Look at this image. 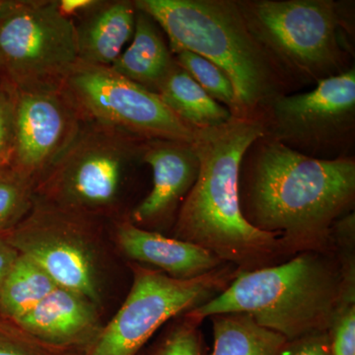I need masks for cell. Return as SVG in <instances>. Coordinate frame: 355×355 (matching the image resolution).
<instances>
[{
	"label": "cell",
	"instance_id": "cell-1",
	"mask_svg": "<svg viewBox=\"0 0 355 355\" xmlns=\"http://www.w3.org/2000/svg\"><path fill=\"white\" fill-rule=\"evenodd\" d=\"M242 187L245 219L282 240L291 257L330 251L334 224L354 207L355 162L312 157L272 139L259 147Z\"/></svg>",
	"mask_w": 355,
	"mask_h": 355
},
{
	"label": "cell",
	"instance_id": "cell-2",
	"mask_svg": "<svg viewBox=\"0 0 355 355\" xmlns=\"http://www.w3.org/2000/svg\"><path fill=\"white\" fill-rule=\"evenodd\" d=\"M263 123L234 116L220 127L195 130L200 169L174 223L173 237L211 252L239 272L292 258L282 240L253 227L240 203L239 182L248 149L265 137Z\"/></svg>",
	"mask_w": 355,
	"mask_h": 355
},
{
	"label": "cell",
	"instance_id": "cell-3",
	"mask_svg": "<svg viewBox=\"0 0 355 355\" xmlns=\"http://www.w3.org/2000/svg\"><path fill=\"white\" fill-rule=\"evenodd\" d=\"M340 284L334 248L306 251L279 265L238 273L225 291L186 315L202 324L214 315L244 313L291 342L328 331Z\"/></svg>",
	"mask_w": 355,
	"mask_h": 355
},
{
	"label": "cell",
	"instance_id": "cell-4",
	"mask_svg": "<svg viewBox=\"0 0 355 355\" xmlns=\"http://www.w3.org/2000/svg\"><path fill=\"white\" fill-rule=\"evenodd\" d=\"M133 3L162 28L172 53L191 51L226 74L242 116L279 96L277 69L248 29L236 1L135 0Z\"/></svg>",
	"mask_w": 355,
	"mask_h": 355
},
{
	"label": "cell",
	"instance_id": "cell-5",
	"mask_svg": "<svg viewBox=\"0 0 355 355\" xmlns=\"http://www.w3.org/2000/svg\"><path fill=\"white\" fill-rule=\"evenodd\" d=\"M146 141L83 121L69 148L35 186V202L86 217L114 212L128 173L144 162Z\"/></svg>",
	"mask_w": 355,
	"mask_h": 355
},
{
	"label": "cell",
	"instance_id": "cell-6",
	"mask_svg": "<svg viewBox=\"0 0 355 355\" xmlns=\"http://www.w3.org/2000/svg\"><path fill=\"white\" fill-rule=\"evenodd\" d=\"M236 4L248 29L275 67L317 83L345 71L335 2L250 0Z\"/></svg>",
	"mask_w": 355,
	"mask_h": 355
},
{
	"label": "cell",
	"instance_id": "cell-7",
	"mask_svg": "<svg viewBox=\"0 0 355 355\" xmlns=\"http://www.w3.org/2000/svg\"><path fill=\"white\" fill-rule=\"evenodd\" d=\"M132 286L123 305L86 345L83 355H137L170 320L225 291L239 270L225 265L193 279H176L150 268L133 263Z\"/></svg>",
	"mask_w": 355,
	"mask_h": 355
},
{
	"label": "cell",
	"instance_id": "cell-8",
	"mask_svg": "<svg viewBox=\"0 0 355 355\" xmlns=\"http://www.w3.org/2000/svg\"><path fill=\"white\" fill-rule=\"evenodd\" d=\"M77 62L76 23L58 0H20L0 20V79L15 90L60 88Z\"/></svg>",
	"mask_w": 355,
	"mask_h": 355
},
{
	"label": "cell",
	"instance_id": "cell-9",
	"mask_svg": "<svg viewBox=\"0 0 355 355\" xmlns=\"http://www.w3.org/2000/svg\"><path fill=\"white\" fill-rule=\"evenodd\" d=\"M60 88L83 123L114 128L144 140L191 144L195 139V130L180 120L157 93L128 80L110 67L78 60Z\"/></svg>",
	"mask_w": 355,
	"mask_h": 355
},
{
	"label": "cell",
	"instance_id": "cell-10",
	"mask_svg": "<svg viewBox=\"0 0 355 355\" xmlns=\"http://www.w3.org/2000/svg\"><path fill=\"white\" fill-rule=\"evenodd\" d=\"M86 216L35 202L29 216L4 234L7 241L34 261L58 287L99 300L92 256L84 246Z\"/></svg>",
	"mask_w": 355,
	"mask_h": 355
},
{
	"label": "cell",
	"instance_id": "cell-11",
	"mask_svg": "<svg viewBox=\"0 0 355 355\" xmlns=\"http://www.w3.org/2000/svg\"><path fill=\"white\" fill-rule=\"evenodd\" d=\"M268 105L272 139L294 150H318L336 144L354 128L355 70L324 78L310 92L279 95Z\"/></svg>",
	"mask_w": 355,
	"mask_h": 355
},
{
	"label": "cell",
	"instance_id": "cell-12",
	"mask_svg": "<svg viewBox=\"0 0 355 355\" xmlns=\"http://www.w3.org/2000/svg\"><path fill=\"white\" fill-rule=\"evenodd\" d=\"M81 125L83 121L62 88L15 90L10 172L35 189L69 148Z\"/></svg>",
	"mask_w": 355,
	"mask_h": 355
},
{
	"label": "cell",
	"instance_id": "cell-13",
	"mask_svg": "<svg viewBox=\"0 0 355 355\" xmlns=\"http://www.w3.org/2000/svg\"><path fill=\"white\" fill-rule=\"evenodd\" d=\"M142 161L153 171V189L130 220L149 230L172 220L197 180L200 161L193 144L161 139L146 141Z\"/></svg>",
	"mask_w": 355,
	"mask_h": 355
},
{
	"label": "cell",
	"instance_id": "cell-14",
	"mask_svg": "<svg viewBox=\"0 0 355 355\" xmlns=\"http://www.w3.org/2000/svg\"><path fill=\"white\" fill-rule=\"evenodd\" d=\"M116 238L130 260L150 266L173 279H197L227 265L198 245L139 227L130 219L119 223Z\"/></svg>",
	"mask_w": 355,
	"mask_h": 355
},
{
	"label": "cell",
	"instance_id": "cell-15",
	"mask_svg": "<svg viewBox=\"0 0 355 355\" xmlns=\"http://www.w3.org/2000/svg\"><path fill=\"white\" fill-rule=\"evenodd\" d=\"M12 323L40 342L65 350L86 347L101 330L94 303L58 286Z\"/></svg>",
	"mask_w": 355,
	"mask_h": 355
},
{
	"label": "cell",
	"instance_id": "cell-16",
	"mask_svg": "<svg viewBox=\"0 0 355 355\" xmlns=\"http://www.w3.org/2000/svg\"><path fill=\"white\" fill-rule=\"evenodd\" d=\"M137 7L133 1H100L95 8L74 21L78 60L112 67L135 33Z\"/></svg>",
	"mask_w": 355,
	"mask_h": 355
},
{
	"label": "cell",
	"instance_id": "cell-17",
	"mask_svg": "<svg viewBox=\"0 0 355 355\" xmlns=\"http://www.w3.org/2000/svg\"><path fill=\"white\" fill-rule=\"evenodd\" d=\"M174 64V55L157 23L137 9L132 43L110 67L128 80L157 93Z\"/></svg>",
	"mask_w": 355,
	"mask_h": 355
},
{
	"label": "cell",
	"instance_id": "cell-18",
	"mask_svg": "<svg viewBox=\"0 0 355 355\" xmlns=\"http://www.w3.org/2000/svg\"><path fill=\"white\" fill-rule=\"evenodd\" d=\"M157 94L193 130L220 127L234 118L230 110L212 99L176 62L159 86Z\"/></svg>",
	"mask_w": 355,
	"mask_h": 355
},
{
	"label": "cell",
	"instance_id": "cell-19",
	"mask_svg": "<svg viewBox=\"0 0 355 355\" xmlns=\"http://www.w3.org/2000/svg\"><path fill=\"white\" fill-rule=\"evenodd\" d=\"M214 347L209 355H282L287 340L244 313L209 317Z\"/></svg>",
	"mask_w": 355,
	"mask_h": 355
},
{
	"label": "cell",
	"instance_id": "cell-20",
	"mask_svg": "<svg viewBox=\"0 0 355 355\" xmlns=\"http://www.w3.org/2000/svg\"><path fill=\"white\" fill-rule=\"evenodd\" d=\"M57 287L34 261L19 253L0 289V318L17 321Z\"/></svg>",
	"mask_w": 355,
	"mask_h": 355
},
{
	"label": "cell",
	"instance_id": "cell-21",
	"mask_svg": "<svg viewBox=\"0 0 355 355\" xmlns=\"http://www.w3.org/2000/svg\"><path fill=\"white\" fill-rule=\"evenodd\" d=\"M175 62L216 102L230 110L234 116H242L234 88L226 74L207 58L188 51L173 53Z\"/></svg>",
	"mask_w": 355,
	"mask_h": 355
},
{
	"label": "cell",
	"instance_id": "cell-22",
	"mask_svg": "<svg viewBox=\"0 0 355 355\" xmlns=\"http://www.w3.org/2000/svg\"><path fill=\"white\" fill-rule=\"evenodd\" d=\"M34 205V184L12 172L0 174V236L20 223Z\"/></svg>",
	"mask_w": 355,
	"mask_h": 355
},
{
	"label": "cell",
	"instance_id": "cell-23",
	"mask_svg": "<svg viewBox=\"0 0 355 355\" xmlns=\"http://www.w3.org/2000/svg\"><path fill=\"white\" fill-rule=\"evenodd\" d=\"M151 355H209L200 323L186 313L174 318Z\"/></svg>",
	"mask_w": 355,
	"mask_h": 355
},
{
	"label": "cell",
	"instance_id": "cell-24",
	"mask_svg": "<svg viewBox=\"0 0 355 355\" xmlns=\"http://www.w3.org/2000/svg\"><path fill=\"white\" fill-rule=\"evenodd\" d=\"M0 355H67L28 335L12 322L0 318Z\"/></svg>",
	"mask_w": 355,
	"mask_h": 355
},
{
	"label": "cell",
	"instance_id": "cell-25",
	"mask_svg": "<svg viewBox=\"0 0 355 355\" xmlns=\"http://www.w3.org/2000/svg\"><path fill=\"white\" fill-rule=\"evenodd\" d=\"M15 90L0 79V174L10 172L14 144Z\"/></svg>",
	"mask_w": 355,
	"mask_h": 355
},
{
	"label": "cell",
	"instance_id": "cell-26",
	"mask_svg": "<svg viewBox=\"0 0 355 355\" xmlns=\"http://www.w3.org/2000/svg\"><path fill=\"white\" fill-rule=\"evenodd\" d=\"M282 355H331L328 331L310 334L287 342Z\"/></svg>",
	"mask_w": 355,
	"mask_h": 355
},
{
	"label": "cell",
	"instance_id": "cell-27",
	"mask_svg": "<svg viewBox=\"0 0 355 355\" xmlns=\"http://www.w3.org/2000/svg\"><path fill=\"white\" fill-rule=\"evenodd\" d=\"M18 257L17 249L7 241L6 236H0V289Z\"/></svg>",
	"mask_w": 355,
	"mask_h": 355
},
{
	"label": "cell",
	"instance_id": "cell-28",
	"mask_svg": "<svg viewBox=\"0 0 355 355\" xmlns=\"http://www.w3.org/2000/svg\"><path fill=\"white\" fill-rule=\"evenodd\" d=\"M58 2L62 12L73 21L83 17L100 3L99 0H58Z\"/></svg>",
	"mask_w": 355,
	"mask_h": 355
},
{
	"label": "cell",
	"instance_id": "cell-29",
	"mask_svg": "<svg viewBox=\"0 0 355 355\" xmlns=\"http://www.w3.org/2000/svg\"><path fill=\"white\" fill-rule=\"evenodd\" d=\"M20 0H0V20L3 19L19 3Z\"/></svg>",
	"mask_w": 355,
	"mask_h": 355
}]
</instances>
